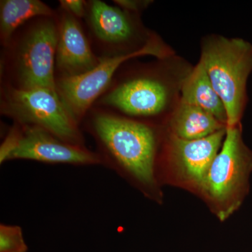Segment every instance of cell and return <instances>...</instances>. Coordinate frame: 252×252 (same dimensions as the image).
Returning <instances> with one entry per match:
<instances>
[{
    "label": "cell",
    "mask_w": 252,
    "mask_h": 252,
    "mask_svg": "<svg viewBox=\"0 0 252 252\" xmlns=\"http://www.w3.org/2000/svg\"><path fill=\"white\" fill-rule=\"evenodd\" d=\"M0 112L14 122L41 127L64 142L85 147L81 126L71 117L58 94L50 89L18 90L1 84Z\"/></svg>",
    "instance_id": "5b68a950"
},
{
    "label": "cell",
    "mask_w": 252,
    "mask_h": 252,
    "mask_svg": "<svg viewBox=\"0 0 252 252\" xmlns=\"http://www.w3.org/2000/svg\"><path fill=\"white\" fill-rule=\"evenodd\" d=\"M73 165H102L97 152L64 142L36 126L14 122L0 147V163L12 160Z\"/></svg>",
    "instance_id": "ba28073f"
},
{
    "label": "cell",
    "mask_w": 252,
    "mask_h": 252,
    "mask_svg": "<svg viewBox=\"0 0 252 252\" xmlns=\"http://www.w3.org/2000/svg\"><path fill=\"white\" fill-rule=\"evenodd\" d=\"M252 165V154L244 144L239 126H227L221 148L199 187L216 207L220 220L240 205Z\"/></svg>",
    "instance_id": "52a82bcc"
},
{
    "label": "cell",
    "mask_w": 252,
    "mask_h": 252,
    "mask_svg": "<svg viewBox=\"0 0 252 252\" xmlns=\"http://www.w3.org/2000/svg\"><path fill=\"white\" fill-rule=\"evenodd\" d=\"M114 4L117 5L121 9L133 14L139 13L148 7L152 1H137V0H115Z\"/></svg>",
    "instance_id": "e0dca14e"
},
{
    "label": "cell",
    "mask_w": 252,
    "mask_h": 252,
    "mask_svg": "<svg viewBox=\"0 0 252 252\" xmlns=\"http://www.w3.org/2000/svg\"><path fill=\"white\" fill-rule=\"evenodd\" d=\"M165 54V50L147 49L127 56L100 59L99 64L89 72L75 77L56 78V93L71 117L81 126L87 113L126 61L147 55L162 58Z\"/></svg>",
    "instance_id": "9c48e42d"
},
{
    "label": "cell",
    "mask_w": 252,
    "mask_h": 252,
    "mask_svg": "<svg viewBox=\"0 0 252 252\" xmlns=\"http://www.w3.org/2000/svg\"><path fill=\"white\" fill-rule=\"evenodd\" d=\"M154 70L125 73L118 69L94 107L138 122L163 114L171 102V86Z\"/></svg>",
    "instance_id": "8992f818"
},
{
    "label": "cell",
    "mask_w": 252,
    "mask_h": 252,
    "mask_svg": "<svg viewBox=\"0 0 252 252\" xmlns=\"http://www.w3.org/2000/svg\"><path fill=\"white\" fill-rule=\"evenodd\" d=\"M200 61L224 104L227 126L239 125L252 72V44L241 38L211 36L203 43Z\"/></svg>",
    "instance_id": "3957f363"
},
{
    "label": "cell",
    "mask_w": 252,
    "mask_h": 252,
    "mask_svg": "<svg viewBox=\"0 0 252 252\" xmlns=\"http://www.w3.org/2000/svg\"><path fill=\"white\" fill-rule=\"evenodd\" d=\"M81 124L94 139L102 165L154 189L157 139L152 126L94 107Z\"/></svg>",
    "instance_id": "6da1fadb"
},
{
    "label": "cell",
    "mask_w": 252,
    "mask_h": 252,
    "mask_svg": "<svg viewBox=\"0 0 252 252\" xmlns=\"http://www.w3.org/2000/svg\"><path fill=\"white\" fill-rule=\"evenodd\" d=\"M60 7L78 19L85 18L87 1L84 0H60Z\"/></svg>",
    "instance_id": "2e32d148"
},
{
    "label": "cell",
    "mask_w": 252,
    "mask_h": 252,
    "mask_svg": "<svg viewBox=\"0 0 252 252\" xmlns=\"http://www.w3.org/2000/svg\"><path fill=\"white\" fill-rule=\"evenodd\" d=\"M58 37L55 76L72 77L91 70L100 62L94 54L80 19L61 8L56 10Z\"/></svg>",
    "instance_id": "30bf717a"
},
{
    "label": "cell",
    "mask_w": 252,
    "mask_h": 252,
    "mask_svg": "<svg viewBox=\"0 0 252 252\" xmlns=\"http://www.w3.org/2000/svg\"><path fill=\"white\" fill-rule=\"evenodd\" d=\"M56 10L39 0L0 1V41L2 47L9 42L18 28L30 20L41 16H55Z\"/></svg>",
    "instance_id": "5bb4252c"
},
{
    "label": "cell",
    "mask_w": 252,
    "mask_h": 252,
    "mask_svg": "<svg viewBox=\"0 0 252 252\" xmlns=\"http://www.w3.org/2000/svg\"><path fill=\"white\" fill-rule=\"evenodd\" d=\"M182 102L200 107L227 126L224 104L214 89L203 63L198 64L182 82Z\"/></svg>",
    "instance_id": "7c38bea8"
},
{
    "label": "cell",
    "mask_w": 252,
    "mask_h": 252,
    "mask_svg": "<svg viewBox=\"0 0 252 252\" xmlns=\"http://www.w3.org/2000/svg\"><path fill=\"white\" fill-rule=\"evenodd\" d=\"M58 37L57 14L32 18L21 26L2 47L1 84L18 90L44 88L56 93Z\"/></svg>",
    "instance_id": "7a4b0ae2"
},
{
    "label": "cell",
    "mask_w": 252,
    "mask_h": 252,
    "mask_svg": "<svg viewBox=\"0 0 252 252\" xmlns=\"http://www.w3.org/2000/svg\"><path fill=\"white\" fill-rule=\"evenodd\" d=\"M86 32L99 59L127 56L147 49L165 50L141 24L137 15L100 1H87Z\"/></svg>",
    "instance_id": "277c9868"
},
{
    "label": "cell",
    "mask_w": 252,
    "mask_h": 252,
    "mask_svg": "<svg viewBox=\"0 0 252 252\" xmlns=\"http://www.w3.org/2000/svg\"><path fill=\"white\" fill-rule=\"evenodd\" d=\"M172 135L185 140L205 138L227 127L210 113L180 101L170 122Z\"/></svg>",
    "instance_id": "4fadbf2b"
},
{
    "label": "cell",
    "mask_w": 252,
    "mask_h": 252,
    "mask_svg": "<svg viewBox=\"0 0 252 252\" xmlns=\"http://www.w3.org/2000/svg\"><path fill=\"white\" fill-rule=\"evenodd\" d=\"M226 127L199 140H185L174 135L170 137L169 161L172 162L181 180L200 187L221 148Z\"/></svg>",
    "instance_id": "8fae6325"
},
{
    "label": "cell",
    "mask_w": 252,
    "mask_h": 252,
    "mask_svg": "<svg viewBox=\"0 0 252 252\" xmlns=\"http://www.w3.org/2000/svg\"><path fill=\"white\" fill-rule=\"evenodd\" d=\"M28 248L21 226L0 224V252H27Z\"/></svg>",
    "instance_id": "9a60e30c"
}]
</instances>
